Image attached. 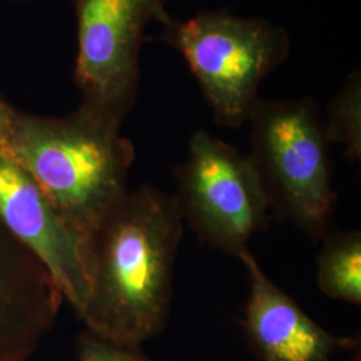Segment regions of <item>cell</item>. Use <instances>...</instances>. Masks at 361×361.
<instances>
[{"mask_svg": "<svg viewBox=\"0 0 361 361\" xmlns=\"http://www.w3.org/2000/svg\"><path fill=\"white\" fill-rule=\"evenodd\" d=\"M174 194L141 186L85 238L89 296L78 313L87 332L141 348L168 323L183 225Z\"/></svg>", "mask_w": 361, "mask_h": 361, "instance_id": "1", "label": "cell"}, {"mask_svg": "<svg viewBox=\"0 0 361 361\" xmlns=\"http://www.w3.org/2000/svg\"><path fill=\"white\" fill-rule=\"evenodd\" d=\"M121 128L82 104L62 116L18 109L0 149L26 170L85 241L128 192L135 149Z\"/></svg>", "mask_w": 361, "mask_h": 361, "instance_id": "2", "label": "cell"}, {"mask_svg": "<svg viewBox=\"0 0 361 361\" xmlns=\"http://www.w3.org/2000/svg\"><path fill=\"white\" fill-rule=\"evenodd\" d=\"M159 25V39L182 55L216 122L232 129L247 122L262 80L290 52L284 27L228 10L201 11L183 20L169 15Z\"/></svg>", "mask_w": 361, "mask_h": 361, "instance_id": "3", "label": "cell"}, {"mask_svg": "<svg viewBox=\"0 0 361 361\" xmlns=\"http://www.w3.org/2000/svg\"><path fill=\"white\" fill-rule=\"evenodd\" d=\"M252 126L250 158L269 207L313 241L324 238L336 207L329 145L316 102L258 99Z\"/></svg>", "mask_w": 361, "mask_h": 361, "instance_id": "4", "label": "cell"}, {"mask_svg": "<svg viewBox=\"0 0 361 361\" xmlns=\"http://www.w3.org/2000/svg\"><path fill=\"white\" fill-rule=\"evenodd\" d=\"M174 194L183 221L200 240L238 257L268 222L269 202L250 155L195 131L185 162L176 169Z\"/></svg>", "mask_w": 361, "mask_h": 361, "instance_id": "5", "label": "cell"}, {"mask_svg": "<svg viewBox=\"0 0 361 361\" xmlns=\"http://www.w3.org/2000/svg\"><path fill=\"white\" fill-rule=\"evenodd\" d=\"M169 0H71L77 23L74 83L82 106L122 126L135 104L149 23L164 22Z\"/></svg>", "mask_w": 361, "mask_h": 361, "instance_id": "6", "label": "cell"}, {"mask_svg": "<svg viewBox=\"0 0 361 361\" xmlns=\"http://www.w3.org/2000/svg\"><path fill=\"white\" fill-rule=\"evenodd\" d=\"M0 222L49 271L79 313L89 296L85 241L52 207L26 170L0 149Z\"/></svg>", "mask_w": 361, "mask_h": 361, "instance_id": "7", "label": "cell"}, {"mask_svg": "<svg viewBox=\"0 0 361 361\" xmlns=\"http://www.w3.org/2000/svg\"><path fill=\"white\" fill-rule=\"evenodd\" d=\"M249 296L243 328L249 348L261 361H331L359 347V338L325 331L264 273L256 257L243 252Z\"/></svg>", "mask_w": 361, "mask_h": 361, "instance_id": "8", "label": "cell"}, {"mask_svg": "<svg viewBox=\"0 0 361 361\" xmlns=\"http://www.w3.org/2000/svg\"><path fill=\"white\" fill-rule=\"evenodd\" d=\"M63 296L49 271L0 222V361H27Z\"/></svg>", "mask_w": 361, "mask_h": 361, "instance_id": "9", "label": "cell"}, {"mask_svg": "<svg viewBox=\"0 0 361 361\" xmlns=\"http://www.w3.org/2000/svg\"><path fill=\"white\" fill-rule=\"evenodd\" d=\"M317 284L329 298L361 304V233L324 237L317 256Z\"/></svg>", "mask_w": 361, "mask_h": 361, "instance_id": "10", "label": "cell"}, {"mask_svg": "<svg viewBox=\"0 0 361 361\" xmlns=\"http://www.w3.org/2000/svg\"><path fill=\"white\" fill-rule=\"evenodd\" d=\"M324 131L328 142L344 146V155L349 161H360L361 75L359 71L349 74L341 90L332 99Z\"/></svg>", "mask_w": 361, "mask_h": 361, "instance_id": "11", "label": "cell"}, {"mask_svg": "<svg viewBox=\"0 0 361 361\" xmlns=\"http://www.w3.org/2000/svg\"><path fill=\"white\" fill-rule=\"evenodd\" d=\"M78 361H152L141 348L118 345L90 332L78 338Z\"/></svg>", "mask_w": 361, "mask_h": 361, "instance_id": "12", "label": "cell"}, {"mask_svg": "<svg viewBox=\"0 0 361 361\" xmlns=\"http://www.w3.org/2000/svg\"><path fill=\"white\" fill-rule=\"evenodd\" d=\"M16 107L10 104L0 91V147L6 143L13 126Z\"/></svg>", "mask_w": 361, "mask_h": 361, "instance_id": "13", "label": "cell"}, {"mask_svg": "<svg viewBox=\"0 0 361 361\" xmlns=\"http://www.w3.org/2000/svg\"><path fill=\"white\" fill-rule=\"evenodd\" d=\"M7 1H10V3H26V1H30V0H7Z\"/></svg>", "mask_w": 361, "mask_h": 361, "instance_id": "14", "label": "cell"}]
</instances>
